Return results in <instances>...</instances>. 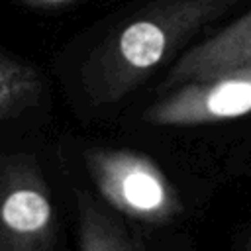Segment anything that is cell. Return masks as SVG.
I'll return each instance as SVG.
<instances>
[{"instance_id":"obj_1","label":"cell","mask_w":251,"mask_h":251,"mask_svg":"<svg viewBox=\"0 0 251 251\" xmlns=\"http://www.w3.org/2000/svg\"><path fill=\"white\" fill-rule=\"evenodd\" d=\"M233 0H157L108 35L80 67L94 104H114L159 67L173 49L222 14Z\"/></svg>"},{"instance_id":"obj_2","label":"cell","mask_w":251,"mask_h":251,"mask_svg":"<svg viewBox=\"0 0 251 251\" xmlns=\"http://www.w3.org/2000/svg\"><path fill=\"white\" fill-rule=\"evenodd\" d=\"M84 167L98 194L135 222L161 226L182 214L176 188L163 169L143 153L122 147H88Z\"/></svg>"},{"instance_id":"obj_3","label":"cell","mask_w":251,"mask_h":251,"mask_svg":"<svg viewBox=\"0 0 251 251\" xmlns=\"http://www.w3.org/2000/svg\"><path fill=\"white\" fill-rule=\"evenodd\" d=\"M57 214L37 159L0 155V251H53Z\"/></svg>"},{"instance_id":"obj_4","label":"cell","mask_w":251,"mask_h":251,"mask_svg":"<svg viewBox=\"0 0 251 251\" xmlns=\"http://www.w3.org/2000/svg\"><path fill=\"white\" fill-rule=\"evenodd\" d=\"M247 114H251V67L175 86L143 112V120L163 127H184Z\"/></svg>"},{"instance_id":"obj_5","label":"cell","mask_w":251,"mask_h":251,"mask_svg":"<svg viewBox=\"0 0 251 251\" xmlns=\"http://www.w3.org/2000/svg\"><path fill=\"white\" fill-rule=\"evenodd\" d=\"M245 67H251V12L188 49L173 65L163 86L171 90L184 82L212 78Z\"/></svg>"},{"instance_id":"obj_6","label":"cell","mask_w":251,"mask_h":251,"mask_svg":"<svg viewBox=\"0 0 251 251\" xmlns=\"http://www.w3.org/2000/svg\"><path fill=\"white\" fill-rule=\"evenodd\" d=\"M78 251H147L86 192L76 196Z\"/></svg>"},{"instance_id":"obj_7","label":"cell","mask_w":251,"mask_h":251,"mask_svg":"<svg viewBox=\"0 0 251 251\" xmlns=\"http://www.w3.org/2000/svg\"><path fill=\"white\" fill-rule=\"evenodd\" d=\"M43 78L35 67L0 49V122L37 104Z\"/></svg>"},{"instance_id":"obj_8","label":"cell","mask_w":251,"mask_h":251,"mask_svg":"<svg viewBox=\"0 0 251 251\" xmlns=\"http://www.w3.org/2000/svg\"><path fill=\"white\" fill-rule=\"evenodd\" d=\"M20 2L35 8H59V6H69L76 0H20Z\"/></svg>"},{"instance_id":"obj_9","label":"cell","mask_w":251,"mask_h":251,"mask_svg":"<svg viewBox=\"0 0 251 251\" xmlns=\"http://www.w3.org/2000/svg\"><path fill=\"white\" fill-rule=\"evenodd\" d=\"M245 251H251V235H249L247 241H245Z\"/></svg>"}]
</instances>
